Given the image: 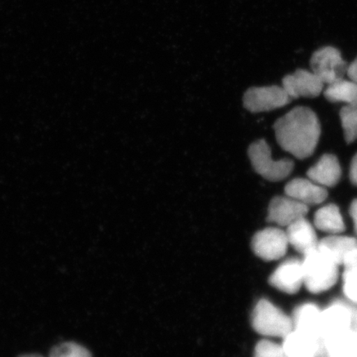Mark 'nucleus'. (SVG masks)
I'll return each instance as SVG.
<instances>
[{"instance_id":"f257e3e1","label":"nucleus","mask_w":357,"mask_h":357,"mask_svg":"<svg viewBox=\"0 0 357 357\" xmlns=\"http://www.w3.org/2000/svg\"><path fill=\"white\" fill-rule=\"evenodd\" d=\"M276 140L284 151L298 159L314 154L321 134L319 118L306 107H298L283 116L274 125Z\"/></svg>"},{"instance_id":"f03ea898","label":"nucleus","mask_w":357,"mask_h":357,"mask_svg":"<svg viewBox=\"0 0 357 357\" xmlns=\"http://www.w3.org/2000/svg\"><path fill=\"white\" fill-rule=\"evenodd\" d=\"M303 284L311 293L327 291L336 284L338 265L317 248L305 255L302 261Z\"/></svg>"},{"instance_id":"7ed1b4c3","label":"nucleus","mask_w":357,"mask_h":357,"mask_svg":"<svg viewBox=\"0 0 357 357\" xmlns=\"http://www.w3.org/2000/svg\"><path fill=\"white\" fill-rule=\"evenodd\" d=\"M248 153L254 171L267 181H283L293 172V160L287 158L275 160L272 158L270 146L265 140L253 142L249 146Z\"/></svg>"},{"instance_id":"20e7f679","label":"nucleus","mask_w":357,"mask_h":357,"mask_svg":"<svg viewBox=\"0 0 357 357\" xmlns=\"http://www.w3.org/2000/svg\"><path fill=\"white\" fill-rule=\"evenodd\" d=\"M252 324L257 333L266 337L284 338L294 330L292 319L266 300L257 303L252 312Z\"/></svg>"},{"instance_id":"39448f33","label":"nucleus","mask_w":357,"mask_h":357,"mask_svg":"<svg viewBox=\"0 0 357 357\" xmlns=\"http://www.w3.org/2000/svg\"><path fill=\"white\" fill-rule=\"evenodd\" d=\"M311 70L324 84H333L344 78L348 65L337 48L326 46L312 53Z\"/></svg>"},{"instance_id":"423d86ee","label":"nucleus","mask_w":357,"mask_h":357,"mask_svg":"<svg viewBox=\"0 0 357 357\" xmlns=\"http://www.w3.org/2000/svg\"><path fill=\"white\" fill-rule=\"evenodd\" d=\"M291 100L283 86L252 87L245 91L243 105L252 113H261L282 108Z\"/></svg>"},{"instance_id":"0eeeda50","label":"nucleus","mask_w":357,"mask_h":357,"mask_svg":"<svg viewBox=\"0 0 357 357\" xmlns=\"http://www.w3.org/2000/svg\"><path fill=\"white\" fill-rule=\"evenodd\" d=\"M289 241L285 231L278 227H267L253 236L252 247L254 253L262 260H278L287 252Z\"/></svg>"},{"instance_id":"6e6552de","label":"nucleus","mask_w":357,"mask_h":357,"mask_svg":"<svg viewBox=\"0 0 357 357\" xmlns=\"http://www.w3.org/2000/svg\"><path fill=\"white\" fill-rule=\"evenodd\" d=\"M318 248L345 268L357 265V240L351 236L330 235L319 242Z\"/></svg>"},{"instance_id":"1a4fd4ad","label":"nucleus","mask_w":357,"mask_h":357,"mask_svg":"<svg viewBox=\"0 0 357 357\" xmlns=\"http://www.w3.org/2000/svg\"><path fill=\"white\" fill-rule=\"evenodd\" d=\"M309 212L307 205L289 196H276L268 207L267 221L280 226L288 227L305 218Z\"/></svg>"},{"instance_id":"9d476101","label":"nucleus","mask_w":357,"mask_h":357,"mask_svg":"<svg viewBox=\"0 0 357 357\" xmlns=\"http://www.w3.org/2000/svg\"><path fill=\"white\" fill-rule=\"evenodd\" d=\"M283 88L291 99L314 98L323 91L324 84L312 71L298 69L283 79Z\"/></svg>"},{"instance_id":"9b49d317","label":"nucleus","mask_w":357,"mask_h":357,"mask_svg":"<svg viewBox=\"0 0 357 357\" xmlns=\"http://www.w3.org/2000/svg\"><path fill=\"white\" fill-rule=\"evenodd\" d=\"M270 284L284 293L298 292L303 284L302 261L289 259L283 262L271 275Z\"/></svg>"},{"instance_id":"f8f14e48","label":"nucleus","mask_w":357,"mask_h":357,"mask_svg":"<svg viewBox=\"0 0 357 357\" xmlns=\"http://www.w3.org/2000/svg\"><path fill=\"white\" fill-rule=\"evenodd\" d=\"M285 195L306 205L322 204L328 193L325 187L316 184L310 178H296L284 188Z\"/></svg>"},{"instance_id":"ddd939ff","label":"nucleus","mask_w":357,"mask_h":357,"mask_svg":"<svg viewBox=\"0 0 357 357\" xmlns=\"http://www.w3.org/2000/svg\"><path fill=\"white\" fill-rule=\"evenodd\" d=\"M310 180L321 186L334 187L342 177L341 165L336 155L325 154L307 172Z\"/></svg>"},{"instance_id":"4468645a","label":"nucleus","mask_w":357,"mask_h":357,"mask_svg":"<svg viewBox=\"0 0 357 357\" xmlns=\"http://www.w3.org/2000/svg\"><path fill=\"white\" fill-rule=\"evenodd\" d=\"M285 233L289 244L303 255L318 248L319 241L316 231L305 218H302L289 225Z\"/></svg>"},{"instance_id":"2eb2a0df","label":"nucleus","mask_w":357,"mask_h":357,"mask_svg":"<svg viewBox=\"0 0 357 357\" xmlns=\"http://www.w3.org/2000/svg\"><path fill=\"white\" fill-rule=\"evenodd\" d=\"M354 316L349 307L342 303H334L322 312L320 331L337 333L350 327Z\"/></svg>"},{"instance_id":"dca6fc26","label":"nucleus","mask_w":357,"mask_h":357,"mask_svg":"<svg viewBox=\"0 0 357 357\" xmlns=\"http://www.w3.org/2000/svg\"><path fill=\"white\" fill-rule=\"evenodd\" d=\"M284 339L282 346L287 357H314L318 350L314 335L293 330Z\"/></svg>"},{"instance_id":"f3484780","label":"nucleus","mask_w":357,"mask_h":357,"mask_svg":"<svg viewBox=\"0 0 357 357\" xmlns=\"http://www.w3.org/2000/svg\"><path fill=\"white\" fill-rule=\"evenodd\" d=\"M321 315L322 312L314 303H305L294 312L293 321L294 330L311 335L320 331Z\"/></svg>"},{"instance_id":"a211bd4d","label":"nucleus","mask_w":357,"mask_h":357,"mask_svg":"<svg viewBox=\"0 0 357 357\" xmlns=\"http://www.w3.org/2000/svg\"><path fill=\"white\" fill-rule=\"evenodd\" d=\"M314 225L320 231L331 235L340 234L346 229L340 209L333 204L325 205L315 213Z\"/></svg>"},{"instance_id":"6ab92c4d","label":"nucleus","mask_w":357,"mask_h":357,"mask_svg":"<svg viewBox=\"0 0 357 357\" xmlns=\"http://www.w3.org/2000/svg\"><path fill=\"white\" fill-rule=\"evenodd\" d=\"M324 96L333 102H345L347 105L357 104V84L344 78L328 84Z\"/></svg>"},{"instance_id":"aec40b11","label":"nucleus","mask_w":357,"mask_h":357,"mask_svg":"<svg viewBox=\"0 0 357 357\" xmlns=\"http://www.w3.org/2000/svg\"><path fill=\"white\" fill-rule=\"evenodd\" d=\"M340 119L345 140L347 144H352L357 140V104L343 107Z\"/></svg>"},{"instance_id":"412c9836","label":"nucleus","mask_w":357,"mask_h":357,"mask_svg":"<svg viewBox=\"0 0 357 357\" xmlns=\"http://www.w3.org/2000/svg\"><path fill=\"white\" fill-rule=\"evenodd\" d=\"M49 357H92V355L78 343L67 342L53 347Z\"/></svg>"},{"instance_id":"4be33fe9","label":"nucleus","mask_w":357,"mask_h":357,"mask_svg":"<svg viewBox=\"0 0 357 357\" xmlns=\"http://www.w3.org/2000/svg\"><path fill=\"white\" fill-rule=\"evenodd\" d=\"M254 357H287L283 346L270 340L259 342L254 351Z\"/></svg>"},{"instance_id":"5701e85b","label":"nucleus","mask_w":357,"mask_h":357,"mask_svg":"<svg viewBox=\"0 0 357 357\" xmlns=\"http://www.w3.org/2000/svg\"><path fill=\"white\" fill-rule=\"evenodd\" d=\"M343 289L348 298L357 303V265L345 268L343 275Z\"/></svg>"},{"instance_id":"b1692460","label":"nucleus","mask_w":357,"mask_h":357,"mask_svg":"<svg viewBox=\"0 0 357 357\" xmlns=\"http://www.w3.org/2000/svg\"><path fill=\"white\" fill-rule=\"evenodd\" d=\"M347 75L348 78L357 84V56L350 65H348Z\"/></svg>"},{"instance_id":"393cba45","label":"nucleus","mask_w":357,"mask_h":357,"mask_svg":"<svg viewBox=\"0 0 357 357\" xmlns=\"http://www.w3.org/2000/svg\"><path fill=\"white\" fill-rule=\"evenodd\" d=\"M350 180L352 184L357 186V153L351 160L350 167Z\"/></svg>"},{"instance_id":"a878e982","label":"nucleus","mask_w":357,"mask_h":357,"mask_svg":"<svg viewBox=\"0 0 357 357\" xmlns=\"http://www.w3.org/2000/svg\"><path fill=\"white\" fill-rule=\"evenodd\" d=\"M350 214L352 218V220H354V229L357 234V199L352 201L350 206Z\"/></svg>"},{"instance_id":"bb28decb","label":"nucleus","mask_w":357,"mask_h":357,"mask_svg":"<svg viewBox=\"0 0 357 357\" xmlns=\"http://www.w3.org/2000/svg\"><path fill=\"white\" fill-rule=\"evenodd\" d=\"M20 357H44V356L39 355V354H25V355H22Z\"/></svg>"}]
</instances>
